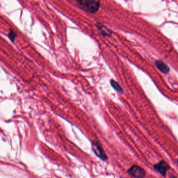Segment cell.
<instances>
[{"instance_id":"cell-4","label":"cell","mask_w":178,"mask_h":178,"mask_svg":"<svg viewBox=\"0 0 178 178\" xmlns=\"http://www.w3.org/2000/svg\"><path fill=\"white\" fill-rule=\"evenodd\" d=\"M154 168L163 177H166L168 171L170 170V167L164 160L160 161L154 165Z\"/></svg>"},{"instance_id":"cell-7","label":"cell","mask_w":178,"mask_h":178,"mask_svg":"<svg viewBox=\"0 0 178 178\" xmlns=\"http://www.w3.org/2000/svg\"><path fill=\"white\" fill-rule=\"evenodd\" d=\"M98 30L100 31L101 33L102 34V35L104 36H109L111 35V31L109 30L107 28H105V27H104L102 25H101L100 24H98V25H97Z\"/></svg>"},{"instance_id":"cell-8","label":"cell","mask_w":178,"mask_h":178,"mask_svg":"<svg viewBox=\"0 0 178 178\" xmlns=\"http://www.w3.org/2000/svg\"><path fill=\"white\" fill-rule=\"evenodd\" d=\"M8 37L12 42H14V41L15 40V38L17 37V35L14 32L13 30H9V34H8Z\"/></svg>"},{"instance_id":"cell-6","label":"cell","mask_w":178,"mask_h":178,"mask_svg":"<svg viewBox=\"0 0 178 178\" xmlns=\"http://www.w3.org/2000/svg\"><path fill=\"white\" fill-rule=\"evenodd\" d=\"M110 83V85L115 90H116L117 92L122 94L124 93V91H123L122 88L121 87V86L119 84L118 82H116V81L113 80V79H111Z\"/></svg>"},{"instance_id":"cell-1","label":"cell","mask_w":178,"mask_h":178,"mask_svg":"<svg viewBox=\"0 0 178 178\" xmlns=\"http://www.w3.org/2000/svg\"><path fill=\"white\" fill-rule=\"evenodd\" d=\"M76 3L81 9L90 13L97 12L100 6V0H76Z\"/></svg>"},{"instance_id":"cell-2","label":"cell","mask_w":178,"mask_h":178,"mask_svg":"<svg viewBox=\"0 0 178 178\" xmlns=\"http://www.w3.org/2000/svg\"><path fill=\"white\" fill-rule=\"evenodd\" d=\"M91 146L93 152L98 158L104 161L108 159V156L99 142L93 141L91 143Z\"/></svg>"},{"instance_id":"cell-3","label":"cell","mask_w":178,"mask_h":178,"mask_svg":"<svg viewBox=\"0 0 178 178\" xmlns=\"http://www.w3.org/2000/svg\"><path fill=\"white\" fill-rule=\"evenodd\" d=\"M127 174L132 177L142 178L145 177L146 171L139 166L134 165L130 168L127 171Z\"/></svg>"},{"instance_id":"cell-5","label":"cell","mask_w":178,"mask_h":178,"mask_svg":"<svg viewBox=\"0 0 178 178\" xmlns=\"http://www.w3.org/2000/svg\"><path fill=\"white\" fill-rule=\"evenodd\" d=\"M155 65L158 70L165 74H168L170 72L169 67L161 60H157L155 62Z\"/></svg>"}]
</instances>
